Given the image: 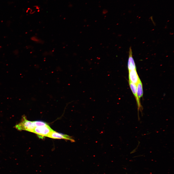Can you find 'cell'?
Segmentation results:
<instances>
[{"instance_id": "4", "label": "cell", "mask_w": 174, "mask_h": 174, "mask_svg": "<svg viewBox=\"0 0 174 174\" xmlns=\"http://www.w3.org/2000/svg\"><path fill=\"white\" fill-rule=\"evenodd\" d=\"M129 86L131 90L132 93L134 95L137 102L138 110H142V107L140 102V99H139L138 96L136 85L134 83L129 81Z\"/></svg>"}, {"instance_id": "7", "label": "cell", "mask_w": 174, "mask_h": 174, "mask_svg": "<svg viewBox=\"0 0 174 174\" xmlns=\"http://www.w3.org/2000/svg\"><path fill=\"white\" fill-rule=\"evenodd\" d=\"M137 94L138 97L140 99L143 95V84L140 79L136 84Z\"/></svg>"}, {"instance_id": "9", "label": "cell", "mask_w": 174, "mask_h": 174, "mask_svg": "<svg viewBox=\"0 0 174 174\" xmlns=\"http://www.w3.org/2000/svg\"><path fill=\"white\" fill-rule=\"evenodd\" d=\"M31 40L33 41L38 43H41L42 41L36 37H33L31 38Z\"/></svg>"}, {"instance_id": "1", "label": "cell", "mask_w": 174, "mask_h": 174, "mask_svg": "<svg viewBox=\"0 0 174 174\" xmlns=\"http://www.w3.org/2000/svg\"><path fill=\"white\" fill-rule=\"evenodd\" d=\"M25 116H24L21 121L15 126V128L19 131L25 130L33 132L35 127L33 122L27 120Z\"/></svg>"}, {"instance_id": "6", "label": "cell", "mask_w": 174, "mask_h": 174, "mask_svg": "<svg viewBox=\"0 0 174 174\" xmlns=\"http://www.w3.org/2000/svg\"><path fill=\"white\" fill-rule=\"evenodd\" d=\"M132 53L131 47L130 48L128 63V68L129 71L136 69L135 64L132 56Z\"/></svg>"}, {"instance_id": "2", "label": "cell", "mask_w": 174, "mask_h": 174, "mask_svg": "<svg viewBox=\"0 0 174 174\" xmlns=\"http://www.w3.org/2000/svg\"><path fill=\"white\" fill-rule=\"evenodd\" d=\"M53 130L48 125L46 126L36 127L33 132L37 135L39 138H43L44 137H48L49 134Z\"/></svg>"}, {"instance_id": "5", "label": "cell", "mask_w": 174, "mask_h": 174, "mask_svg": "<svg viewBox=\"0 0 174 174\" xmlns=\"http://www.w3.org/2000/svg\"><path fill=\"white\" fill-rule=\"evenodd\" d=\"M129 81L136 85L140 79L139 78L136 69L129 71Z\"/></svg>"}, {"instance_id": "3", "label": "cell", "mask_w": 174, "mask_h": 174, "mask_svg": "<svg viewBox=\"0 0 174 174\" xmlns=\"http://www.w3.org/2000/svg\"><path fill=\"white\" fill-rule=\"evenodd\" d=\"M48 137L54 139H65L70 141L72 142H75L74 139L72 137L57 132L54 130L49 134Z\"/></svg>"}, {"instance_id": "8", "label": "cell", "mask_w": 174, "mask_h": 174, "mask_svg": "<svg viewBox=\"0 0 174 174\" xmlns=\"http://www.w3.org/2000/svg\"><path fill=\"white\" fill-rule=\"evenodd\" d=\"M35 127L46 126L48 125L46 122L41 121H33Z\"/></svg>"}]
</instances>
